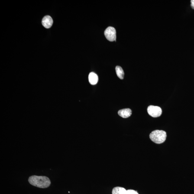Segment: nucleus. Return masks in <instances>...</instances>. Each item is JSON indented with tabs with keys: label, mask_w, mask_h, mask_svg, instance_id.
I'll list each match as a JSON object with an SVG mask.
<instances>
[{
	"label": "nucleus",
	"mask_w": 194,
	"mask_h": 194,
	"mask_svg": "<svg viewBox=\"0 0 194 194\" xmlns=\"http://www.w3.org/2000/svg\"><path fill=\"white\" fill-rule=\"evenodd\" d=\"M147 111L149 115L154 118L160 116L162 113L161 109L160 107L153 105L149 106Z\"/></svg>",
	"instance_id": "7ed1b4c3"
},
{
	"label": "nucleus",
	"mask_w": 194,
	"mask_h": 194,
	"mask_svg": "<svg viewBox=\"0 0 194 194\" xmlns=\"http://www.w3.org/2000/svg\"><path fill=\"white\" fill-rule=\"evenodd\" d=\"M112 194H127V190L124 188L117 187L113 189Z\"/></svg>",
	"instance_id": "6e6552de"
},
{
	"label": "nucleus",
	"mask_w": 194,
	"mask_h": 194,
	"mask_svg": "<svg viewBox=\"0 0 194 194\" xmlns=\"http://www.w3.org/2000/svg\"><path fill=\"white\" fill-rule=\"evenodd\" d=\"M166 137V132L163 130H155L152 132L150 134V139L156 144H161L164 142Z\"/></svg>",
	"instance_id": "f03ea898"
},
{
	"label": "nucleus",
	"mask_w": 194,
	"mask_h": 194,
	"mask_svg": "<svg viewBox=\"0 0 194 194\" xmlns=\"http://www.w3.org/2000/svg\"><path fill=\"white\" fill-rule=\"evenodd\" d=\"M127 194H139L136 191L130 189V190H127Z\"/></svg>",
	"instance_id": "9d476101"
},
{
	"label": "nucleus",
	"mask_w": 194,
	"mask_h": 194,
	"mask_svg": "<svg viewBox=\"0 0 194 194\" xmlns=\"http://www.w3.org/2000/svg\"><path fill=\"white\" fill-rule=\"evenodd\" d=\"M104 34L109 41H113L116 39V31L114 27H108L104 32Z\"/></svg>",
	"instance_id": "20e7f679"
},
{
	"label": "nucleus",
	"mask_w": 194,
	"mask_h": 194,
	"mask_svg": "<svg viewBox=\"0 0 194 194\" xmlns=\"http://www.w3.org/2000/svg\"><path fill=\"white\" fill-rule=\"evenodd\" d=\"M28 180L33 186L42 189L48 187L51 184L50 179L46 176H32L29 178Z\"/></svg>",
	"instance_id": "f257e3e1"
},
{
	"label": "nucleus",
	"mask_w": 194,
	"mask_h": 194,
	"mask_svg": "<svg viewBox=\"0 0 194 194\" xmlns=\"http://www.w3.org/2000/svg\"><path fill=\"white\" fill-rule=\"evenodd\" d=\"M42 24L45 28H50L53 24V19L50 16H46L43 18Z\"/></svg>",
	"instance_id": "39448f33"
},
{
	"label": "nucleus",
	"mask_w": 194,
	"mask_h": 194,
	"mask_svg": "<svg viewBox=\"0 0 194 194\" xmlns=\"http://www.w3.org/2000/svg\"><path fill=\"white\" fill-rule=\"evenodd\" d=\"M115 70L118 77L121 79H123L124 74L122 68L119 66H117L115 68Z\"/></svg>",
	"instance_id": "1a4fd4ad"
},
{
	"label": "nucleus",
	"mask_w": 194,
	"mask_h": 194,
	"mask_svg": "<svg viewBox=\"0 0 194 194\" xmlns=\"http://www.w3.org/2000/svg\"><path fill=\"white\" fill-rule=\"evenodd\" d=\"M118 115L123 118H127L131 116L132 111L130 109H123L118 111Z\"/></svg>",
	"instance_id": "423d86ee"
},
{
	"label": "nucleus",
	"mask_w": 194,
	"mask_h": 194,
	"mask_svg": "<svg viewBox=\"0 0 194 194\" xmlns=\"http://www.w3.org/2000/svg\"><path fill=\"white\" fill-rule=\"evenodd\" d=\"M191 6L192 8L194 9V0H192L191 1Z\"/></svg>",
	"instance_id": "9b49d317"
},
{
	"label": "nucleus",
	"mask_w": 194,
	"mask_h": 194,
	"mask_svg": "<svg viewBox=\"0 0 194 194\" xmlns=\"http://www.w3.org/2000/svg\"><path fill=\"white\" fill-rule=\"evenodd\" d=\"M89 79L90 83L92 85H95L98 83V75L94 72H91L89 74Z\"/></svg>",
	"instance_id": "0eeeda50"
}]
</instances>
